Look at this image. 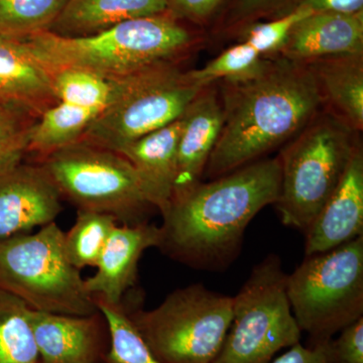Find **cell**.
<instances>
[{
    "instance_id": "1",
    "label": "cell",
    "mask_w": 363,
    "mask_h": 363,
    "mask_svg": "<svg viewBox=\"0 0 363 363\" xmlns=\"http://www.w3.org/2000/svg\"><path fill=\"white\" fill-rule=\"evenodd\" d=\"M223 124L208 161V180L259 161L288 143L323 108L316 78L303 62L274 57L240 80L221 81Z\"/></svg>"
},
{
    "instance_id": "2",
    "label": "cell",
    "mask_w": 363,
    "mask_h": 363,
    "mask_svg": "<svg viewBox=\"0 0 363 363\" xmlns=\"http://www.w3.org/2000/svg\"><path fill=\"white\" fill-rule=\"evenodd\" d=\"M278 157L260 159L196 186L162 215L160 250L172 259L199 269L229 266L240 252L248 224L278 200Z\"/></svg>"
},
{
    "instance_id": "3",
    "label": "cell",
    "mask_w": 363,
    "mask_h": 363,
    "mask_svg": "<svg viewBox=\"0 0 363 363\" xmlns=\"http://www.w3.org/2000/svg\"><path fill=\"white\" fill-rule=\"evenodd\" d=\"M25 40L49 69H84L111 80L181 64L197 45L194 35L169 13L123 21L87 37L43 32Z\"/></svg>"
},
{
    "instance_id": "4",
    "label": "cell",
    "mask_w": 363,
    "mask_h": 363,
    "mask_svg": "<svg viewBox=\"0 0 363 363\" xmlns=\"http://www.w3.org/2000/svg\"><path fill=\"white\" fill-rule=\"evenodd\" d=\"M357 131L322 108L281 150L274 203L284 225L306 231L337 188L355 150Z\"/></svg>"
},
{
    "instance_id": "5",
    "label": "cell",
    "mask_w": 363,
    "mask_h": 363,
    "mask_svg": "<svg viewBox=\"0 0 363 363\" xmlns=\"http://www.w3.org/2000/svg\"><path fill=\"white\" fill-rule=\"evenodd\" d=\"M0 289L33 311L89 315L98 311L80 269L64 247V231L56 221L37 233L0 240Z\"/></svg>"
},
{
    "instance_id": "6",
    "label": "cell",
    "mask_w": 363,
    "mask_h": 363,
    "mask_svg": "<svg viewBox=\"0 0 363 363\" xmlns=\"http://www.w3.org/2000/svg\"><path fill=\"white\" fill-rule=\"evenodd\" d=\"M123 301L136 330L162 363H213L233 320V297L202 284L177 289L154 309Z\"/></svg>"
},
{
    "instance_id": "7",
    "label": "cell",
    "mask_w": 363,
    "mask_h": 363,
    "mask_svg": "<svg viewBox=\"0 0 363 363\" xmlns=\"http://www.w3.org/2000/svg\"><path fill=\"white\" fill-rule=\"evenodd\" d=\"M294 317L312 342L333 338L363 317V235L305 257L286 276Z\"/></svg>"
},
{
    "instance_id": "8",
    "label": "cell",
    "mask_w": 363,
    "mask_h": 363,
    "mask_svg": "<svg viewBox=\"0 0 363 363\" xmlns=\"http://www.w3.org/2000/svg\"><path fill=\"white\" fill-rule=\"evenodd\" d=\"M181 64L138 72L119 81L113 101L88 126L79 142L119 152L152 131L178 121L203 89Z\"/></svg>"
},
{
    "instance_id": "9",
    "label": "cell",
    "mask_w": 363,
    "mask_h": 363,
    "mask_svg": "<svg viewBox=\"0 0 363 363\" xmlns=\"http://www.w3.org/2000/svg\"><path fill=\"white\" fill-rule=\"evenodd\" d=\"M40 164L62 199L78 210L111 215L121 225L149 222L155 208L147 201L133 164L119 152L77 142Z\"/></svg>"
},
{
    "instance_id": "10",
    "label": "cell",
    "mask_w": 363,
    "mask_h": 363,
    "mask_svg": "<svg viewBox=\"0 0 363 363\" xmlns=\"http://www.w3.org/2000/svg\"><path fill=\"white\" fill-rule=\"evenodd\" d=\"M286 276L276 255L253 267L233 297L230 327L213 363H271L279 351L301 342L303 332L286 295Z\"/></svg>"
},
{
    "instance_id": "11",
    "label": "cell",
    "mask_w": 363,
    "mask_h": 363,
    "mask_svg": "<svg viewBox=\"0 0 363 363\" xmlns=\"http://www.w3.org/2000/svg\"><path fill=\"white\" fill-rule=\"evenodd\" d=\"M62 197L47 169L26 160L0 171V240L56 221Z\"/></svg>"
},
{
    "instance_id": "12",
    "label": "cell",
    "mask_w": 363,
    "mask_h": 363,
    "mask_svg": "<svg viewBox=\"0 0 363 363\" xmlns=\"http://www.w3.org/2000/svg\"><path fill=\"white\" fill-rule=\"evenodd\" d=\"M28 317L40 363H104L111 336L100 310L67 315L30 309Z\"/></svg>"
},
{
    "instance_id": "13",
    "label": "cell",
    "mask_w": 363,
    "mask_h": 363,
    "mask_svg": "<svg viewBox=\"0 0 363 363\" xmlns=\"http://www.w3.org/2000/svg\"><path fill=\"white\" fill-rule=\"evenodd\" d=\"M222 124L223 109L218 90L214 84L206 86L182 116L172 201L187 194L201 183L208 161L220 135Z\"/></svg>"
},
{
    "instance_id": "14",
    "label": "cell",
    "mask_w": 363,
    "mask_h": 363,
    "mask_svg": "<svg viewBox=\"0 0 363 363\" xmlns=\"http://www.w3.org/2000/svg\"><path fill=\"white\" fill-rule=\"evenodd\" d=\"M161 240V227L149 222L138 225L117 224L98 259L96 272L85 279L88 292L111 304L123 302L135 285L143 252L159 248Z\"/></svg>"
},
{
    "instance_id": "15",
    "label": "cell",
    "mask_w": 363,
    "mask_h": 363,
    "mask_svg": "<svg viewBox=\"0 0 363 363\" xmlns=\"http://www.w3.org/2000/svg\"><path fill=\"white\" fill-rule=\"evenodd\" d=\"M305 255L328 252L363 235V150L360 143L345 173L306 229Z\"/></svg>"
},
{
    "instance_id": "16",
    "label": "cell",
    "mask_w": 363,
    "mask_h": 363,
    "mask_svg": "<svg viewBox=\"0 0 363 363\" xmlns=\"http://www.w3.org/2000/svg\"><path fill=\"white\" fill-rule=\"evenodd\" d=\"M350 54H363V11L306 16L293 26L278 57L306 63Z\"/></svg>"
},
{
    "instance_id": "17",
    "label": "cell",
    "mask_w": 363,
    "mask_h": 363,
    "mask_svg": "<svg viewBox=\"0 0 363 363\" xmlns=\"http://www.w3.org/2000/svg\"><path fill=\"white\" fill-rule=\"evenodd\" d=\"M57 104L52 72L26 40L0 37V104L23 107L40 117Z\"/></svg>"
},
{
    "instance_id": "18",
    "label": "cell",
    "mask_w": 363,
    "mask_h": 363,
    "mask_svg": "<svg viewBox=\"0 0 363 363\" xmlns=\"http://www.w3.org/2000/svg\"><path fill=\"white\" fill-rule=\"evenodd\" d=\"M181 128L182 116L119 152L133 164L147 201L162 216L168 211L173 196Z\"/></svg>"
},
{
    "instance_id": "19",
    "label": "cell",
    "mask_w": 363,
    "mask_h": 363,
    "mask_svg": "<svg viewBox=\"0 0 363 363\" xmlns=\"http://www.w3.org/2000/svg\"><path fill=\"white\" fill-rule=\"evenodd\" d=\"M323 99V108L357 133L363 130V54L338 55L306 62Z\"/></svg>"
},
{
    "instance_id": "20",
    "label": "cell",
    "mask_w": 363,
    "mask_h": 363,
    "mask_svg": "<svg viewBox=\"0 0 363 363\" xmlns=\"http://www.w3.org/2000/svg\"><path fill=\"white\" fill-rule=\"evenodd\" d=\"M168 13L167 0H68L49 32L81 38L135 18Z\"/></svg>"
},
{
    "instance_id": "21",
    "label": "cell",
    "mask_w": 363,
    "mask_h": 363,
    "mask_svg": "<svg viewBox=\"0 0 363 363\" xmlns=\"http://www.w3.org/2000/svg\"><path fill=\"white\" fill-rule=\"evenodd\" d=\"M100 112L98 109L64 102L52 105L43 112L33 126L26 157H30L35 162H40L54 152L79 142Z\"/></svg>"
},
{
    "instance_id": "22",
    "label": "cell",
    "mask_w": 363,
    "mask_h": 363,
    "mask_svg": "<svg viewBox=\"0 0 363 363\" xmlns=\"http://www.w3.org/2000/svg\"><path fill=\"white\" fill-rule=\"evenodd\" d=\"M28 312L23 301L0 289V363H40Z\"/></svg>"
},
{
    "instance_id": "23",
    "label": "cell",
    "mask_w": 363,
    "mask_h": 363,
    "mask_svg": "<svg viewBox=\"0 0 363 363\" xmlns=\"http://www.w3.org/2000/svg\"><path fill=\"white\" fill-rule=\"evenodd\" d=\"M50 70L58 102L102 111L117 96L121 79L111 80L93 72L70 67Z\"/></svg>"
},
{
    "instance_id": "24",
    "label": "cell",
    "mask_w": 363,
    "mask_h": 363,
    "mask_svg": "<svg viewBox=\"0 0 363 363\" xmlns=\"http://www.w3.org/2000/svg\"><path fill=\"white\" fill-rule=\"evenodd\" d=\"M119 224L113 216L78 210L75 223L64 233V247L71 264L78 269L96 267L111 231Z\"/></svg>"
},
{
    "instance_id": "25",
    "label": "cell",
    "mask_w": 363,
    "mask_h": 363,
    "mask_svg": "<svg viewBox=\"0 0 363 363\" xmlns=\"http://www.w3.org/2000/svg\"><path fill=\"white\" fill-rule=\"evenodd\" d=\"M68 0H0V37L26 39L49 32Z\"/></svg>"
},
{
    "instance_id": "26",
    "label": "cell",
    "mask_w": 363,
    "mask_h": 363,
    "mask_svg": "<svg viewBox=\"0 0 363 363\" xmlns=\"http://www.w3.org/2000/svg\"><path fill=\"white\" fill-rule=\"evenodd\" d=\"M94 298L97 309L106 318L111 329V348L104 363H162L136 330L124 301L111 304L102 298Z\"/></svg>"
},
{
    "instance_id": "27",
    "label": "cell",
    "mask_w": 363,
    "mask_h": 363,
    "mask_svg": "<svg viewBox=\"0 0 363 363\" xmlns=\"http://www.w3.org/2000/svg\"><path fill=\"white\" fill-rule=\"evenodd\" d=\"M267 58L247 43L233 45L202 68L189 71L191 78L201 87L217 81H233L250 77L266 65Z\"/></svg>"
},
{
    "instance_id": "28",
    "label": "cell",
    "mask_w": 363,
    "mask_h": 363,
    "mask_svg": "<svg viewBox=\"0 0 363 363\" xmlns=\"http://www.w3.org/2000/svg\"><path fill=\"white\" fill-rule=\"evenodd\" d=\"M38 118L23 107L0 104V171L26 160L30 131Z\"/></svg>"
},
{
    "instance_id": "29",
    "label": "cell",
    "mask_w": 363,
    "mask_h": 363,
    "mask_svg": "<svg viewBox=\"0 0 363 363\" xmlns=\"http://www.w3.org/2000/svg\"><path fill=\"white\" fill-rule=\"evenodd\" d=\"M311 13L308 9H294L277 20L250 26L241 42L247 43L264 58L278 57L293 26Z\"/></svg>"
},
{
    "instance_id": "30",
    "label": "cell",
    "mask_w": 363,
    "mask_h": 363,
    "mask_svg": "<svg viewBox=\"0 0 363 363\" xmlns=\"http://www.w3.org/2000/svg\"><path fill=\"white\" fill-rule=\"evenodd\" d=\"M332 345L336 363H363V317L344 327Z\"/></svg>"
},
{
    "instance_id": "31",
    "label": "cell",
    "mask_w": 363,
    "mask_h": 363,
    "mask_svg": "<svg viewBox=\"0 0 363 363\" xmlns=\"http://www.w3.org/2000/svg\"><path fill=\"white\" fill-rule=\"evenodd\" d=\"M332 339L316 341L309 346L297 343L271 363H336Z\"/></svg>"
},
{
    "instance_id": "32",
    "label": "cell",
    "mask_w": 363,
    "mask_h": 363,
    "mask_svg": "<svg viewBox=\"0 0 363 363\" xmlns=\"http://www.w3.org/2000/svg\"><path fill=\"white\" fill-rule=\"evenodd\" d=\"M224 0H167L168 13L177 20L186 18L201 23L218 9Z\"/></svg>"
},
{
    "instance_id": "33",
    "label": "cell",
    "mask_w": 363,
    "mask_h": 363,
    "mask_svg": "<svg viewBox=\"0 0 363 363\" xmlns=\"http://www.w3.org/2000/svg\"><path fill=\"white\" fill-rule=\"evenodd\" d=\"M297 7L308 9L313 13L355 14L362 13L363 0H298L289 11Z\"/></svg>"
},
{
    "instance_id": "34",
    "label": "cell",
    "mask_w": 363,
    "mask_h": 363,
    "mask_svg": "<svg viewBox=\"0 0 363 363\" xmlns=\"http://www.w3.org/2000/svg\"><path fill=\"white\" fill-rule=\"evenodd\" d=\"M283 0H238L234 13V20L241 21L255 18V16L269 11L272 7L278 6Z\"/></svg>"
}]
</instances>
